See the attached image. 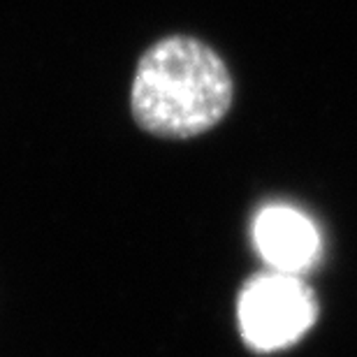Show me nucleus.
<instances>
[{
  "mask_svg": "<svg viewBox=\"0 0 357 357\" xmlns=\"http://www.w3.org/2000/svg\"><path fill=\"white\" fill-rule=\"evenodd\" d=\"M234 102V79L216 49L192 35H167L139 56L130 114L160 139H192L213 130Z\"/></svg>",
  "mask_w": 357,
  "mask_h": 357,
  "instance_id": "obj_1",
  "label": "nucleus"
},
{
  "mask_svg": "<svg viewBox=\"0 0 357 357\" xmlns=\"http://www.w3.org/2000/svg\"><path fill=\"white\" fill-rule=\"evenodd\" d=\"M318 320V297L299 274L267 269L246 278L237 295V327L253 353L295 346Z\"/></svg>",
  "mask_w": 357,
  "mask_h": 357,
  "instance_id": "obj_2",
  "label": "nucleus"
},
{
  "mask_svg": "<svg viewBox=\"0 0 357 357\" xmlns=\"http://www.w3.org/2000/svg\"><path fill=\"white\" fill-rule=\"evenodd\" d=\"M253 241L269 269L302 276L320 258V232L304 211L269 204L253 220Z\"/></svg>",
  "mask_w": 357,
  "mask_h": 357,
  "instance_id": "obj_3",
  "label": "nucleus"
}]
</instances>
